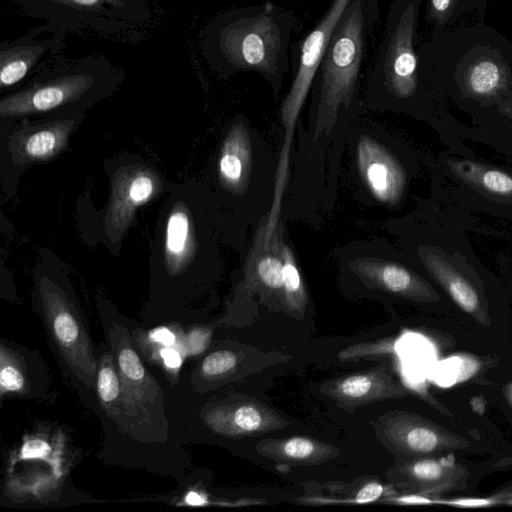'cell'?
I'll list each match as a JSON object with an SVG mask.
<instances>
[{
    "label": "cell",
    "instance_id": "7c38bea8",
    "mask_svg": "<svg viewBox=\"0 0 512 512\" xmlns=\"http://www.w3.org/2000/svg\"><path fill=\"white\" fill-rule=\"evenodd\" d=\"M283 266L279 224L270 237L256 229L246 258L240 289L247 295L258 296L266 305L276 304V307L283 308Z\"/></svg>",
    "mask_w": 512,
    "mask_h": 512
},
{
    "label": "cell",
    "instance_id": "30bf717a",
    "mask_svg": "<svg viewBox=\"0 0 512 512\" xmlns=\"http://www.w3.org/2000/svg\"><path fill=\"white\" fill-rule=\"evenodd\" d=\"M350 0H333L316 26L294 48V76L280 106V121L284 138L280 156L292 155L293 137L303 105L310 92L319 62L330 41L333 31Z\"/></svg>",
    "mask_w": 512,
    "mask_h": 512
},
{
    "label": "cell",
    "instance_id": "e575fe53",
    "mask_svg": "<svg viewBox=\"0 0 512 512\" xmlns=\"http://www.w3.org/2000/svg\"><path fill=\"white\" fill-rule=\"evenodd\" d=\"M466 1H467V4H469V2H470L471 0H466Z\"/></svg>",
    "mask_w": 512,
    "mask_h": 512
},
{
    "label": "cell",
    "instance_id": "8992f818",
    "mask_svg": "<svg viewBox=\"0 0 512 512\" xmlns=\"http://www.w3.org/2000/svg\"><path fill=\"white\" fill-rule=\"evenodd\" d=\"M100 315L121 379L120 430L138 441H166L169 423L160 384L145 367L128 324L104 311H100Z\"/></svg>",
    "mask_w": 512,
    "mask_h": 512
},
{
    "label": "cell",
    "instance_id": "484cf974",
    "mask_svg": "<svg viewBox=\"0 0 512 512\" xmlns=\"http://www.w3.org/2000/svg\"><path fill=\"white\" fill-rule=\"evenodd\" d=\"M40 48H15L7 50L6 53L2 52L0 82L3 88L12 86L24 78Z\"/></svg>",
    "mask_w": 512,
    "mask_h": 512
},
{
    "label": "cell",
    "instance_id": "ba28073f",
    "mask_svg": "<svg viewBox=\"0 0 512 512\" xmlns=\"http://www.w3.org/2000/svg\"><path fill=\"white\" fill-rule=\"evenodd\" d=\"M340 275L367 290L411 300L429 298L427 283L383 239L347 244L336 252Z\"/></svg>",
    "mask_w": 512,
    "mask_h": 512
},
{
    "label": "cell",
    "instance_id": "cb8c5ba5",
    "mask_svg": "<svg viewBox=\"0 0 512 512\" xmlns=\"http://www.w3.org/2000/svg\"><path fill=\"white\" fill-rule=\"evenodd\" d=\"M239 355L230 349H217L207 354L191 375L195 390L204 392L228 379L239 364Z\"/></svg>",
    "mask_w": 512,
    "mask_h": 512
},
{
    "label": "cell",
    "instance_id": "83f0119b",
    "mask_svg": "<svg viewBox=\"0 0 512 512\" xmlns=\"http://www.w3.org/2000/svg\"><path fill=\"white\" fill-rule=\"evenodd\" d=\"M396 352L395 341L381 339L373 342L357 343L351 345L338 354L341 361H359L381 359Z\"/></svg>",
    "mask_w": 512,
    "mask_h": 512
},
{
    "label": "cell",
    "instance_id": "3957f363",
    "mask_svg": "<svg viewBox=\"0 0 512 512\" xmlns=\"http://www.w3.org/2000/svg\"><path fill=\"white\" fill-rule=\"evenodd\" d=\"M277 163L257 130L244 116L230 123L216 158V186L234 238L236 228H256L272 207Z\"/></svg>",
    "mask_w": 512,
    "mask_h": 512
},
{
    "label": "cell",
    "instance_id": "8fae6325",
    "mask_svg": "<svg viewBox=\"0 0 512 512\" xmlns=\"http://www.w3.org/2000/svg\"><path fill=\"white\" fill-rule=\"evenodd\" d=\"M202 418L211 431L228 438L260 435L289 424L273 409L247 396H232L207 405Z\"/></svg>",
    "mask_w": 512,
    "mask_h": 512
},
{
    "label": "cell",
    "instance_id": "d4e9b609",
    "mask_svg": "<svg viewBox=\"0 0 512 512\" xmlns=\"http://www.w3.org/2000/svg\"><path fill=\"white\" fill-rule=\"evenodd\" d=\"M452 171L466 183L492 195L512 197V176L473 162H449Z\"/></svg>",
    "mask_w": 512,
    "mask_h": 512
},
{
    "label": "cell",
    "instance_id": "7402d4cb",
    "mask_svg": "<svg viewBox=\"0 0 512 512\" xmlns=\"http://www.w3.org/2000/svg\"><path fill=\"white\" fill-rule=\"evenodd\" d=\"M96 396L106 417L119 428L122 420L121 379L115 356L106 345L98 355Z\"/></svg>",
    "mask_w": 512,
    "mask_h": 512
},
{
    "label": "cell",
    "instance_id": "44dd1931",
    "mask_svg": "<svg viewBox=\"0 0 512 512\" xmlns=\"http://www.w3.org/2000/svg\"><path fill=\"white\" fill-rule=\"evenodd\" d=\"M284 220L279 223V241L283 258L284 295L283 309L295 317L304 314L308 305V293Z\"/></svg>",
    "mask_w": 512,
    "mask_h": 512
},
{
    "label": "cell",
    "instance_id": "6da1fadb",
    "mask_svg": "<svg viewBox=\"0 0 512 512\" xmlns=\"http://www.w3.org/2000/svg\"><path fill=\"white\" fill-rule=\"evenodd\" d=\"M380 22V0H350L319 62L310 88L307 128L298 127L283 209L316 219L331 209L340 158L350 129L363 111L360 76L369 41Z\"/></svg>",
    "mask_w": 512,
    "mask_h": 512
},
{
    "label": "cell",
    "instance_id": "9a60e30c",
    "mask_svg": "<svg viewBox=\"0 0 512 512\" xmlns=\"http://www.w3.org/2000/svg\"><path fill=\"white\" fill-rule=\"evenodd\" d=\"M200 241V217L196 220L189 206H173L165 223L162 246L169 280L181 279L189 271L200 252Z\"/></svg>",
    "mask_w": 512,
    "mask_h": 512
},
{
    "label": "cell",
    "instance_id": "1f68e13d",
    "mask_svg": "<svg viewBox=\"0 0 512 512\" xmlns=\"http://www.w3.org/2000/svg\"><path fill=\"white\" fill-rule=\"evenodd\" d=\"M454 503L455 505L463 507H480L489 505L490 501L486 499H460Z\"/></svg>",
    "mask_w": 512,
    "mask_h": 512
},
{
    "label": "cell",
    "instance_id": "2e32d148",
    "mask_svg": "<svg viewBox=\"0 0 512 512\" xmlns=\"http://www.w3.org/2000/svg\"><path fill=\"white\" fill-rule=\"evenodd\" d=\"M42 359L19 345L0 344V392L4 395L41 398L49 387Z\"/></svg>",
    "mask_w": 512,
    "mask_h": 512
},
{
    "label": "cell",
    "instance_id": "603a6c76",
    "mask_svg": "<svg viewBox=\"0 0 512 512\" xmlns=\"http://www.w3.org/2000/svg\"><path fill=\"white\" fill-rule=\"evenodd\" d=\"M157 189L151 172H133L123 185L115 190L110 212L115 221L125 222L140 205L149 201Z\"/></svg>",
    "mask_w": 512,
    "mask_h": 512
},
{
    "label": "cell",
    "instance_id": "ffe728a7",
    "mask_svg": "<svg viewBox=\"0 0 512 512\" xmlns=\"http://www.w3.org/2000/svg\"><path fill=\"white\" fill-rule=\"evenodd\" d=\"M419 257L428 272L464 311L474 313L478 310L479 298L476 291L449 262L423 247L419 250Z\"/></svg>",
    "mask_w": 512,
    "mask_h": 512
},
{
    "label": "cell",
    "instance_id": "d6986e66",
    "mask_svg": "<svg viewBox=\"0 0 512 512\" xmlns=\"http://www.w3.org/2000/svg\"><path fill=\"white\" fill-rule=\"evenodd\" d=\"M70 122L55 121L36 125L20 134L17 139V156L24 161L47 160L64 148L71 131Z\"/></svg>",
    "mask_w": 512,
    "mask_h": 512
},
{
    "label": "cell",
    "instance_id": "4dcf8cb0",
    "mask_svg": "<svg viewBox=\"0 0 512 512\" xmlns=\"http://www.w3.org/2000/svg\"><path fill=\"white\" fill-rule=\"evenodd\" d=\"M383 494V486L377 482L365 484L355 495V503L365 504L379 499Z\"/></svg>",
    "mask_w": 512,
    "mask_h": 512
},
{
    "label": "cell",
    "instance_id": "52a82bcc",
    "mask_svg": "<svg viewBox=\"0 0 512 512\" xmlns=\"http://www.w3.org/2000/svg\"><path fill=\"white\" fill-rule=\"evenodd\" d=\"M35 305L63 369L76 382L96 392L98 356L76 299L65 287L45 277L37 286Z\"/></svg>",
    "mask_w": 512,
    "mask_h": 512
},
{
    "label": "cell",
    "instance_id": "ac0fdd59",
    "mask_svg": "<svg viewBox=\"0 0 512 512\" xmlns=\"http://www.w3.org/2000/svg\"><path fill=\"white\" fill-rule=\"evenodd\" d=\"M256 451L281 465H318L339 455L337 447L305 436L265 439L257 443Z\"/></svg>",
    "mask_w": 512,
    "mask_h": 512
},
{
    "label": "cell",
    "instance_id": "4316f807",
    "mask_svg": "<svg viewBox=\"0 0 512 512\" xmlns=\"http://www.w3.org/2000/svg\"><path fill=\"white\" fill-rule=\"evenodd\" d=\"M426 20L432 26V36L435 37L456 21L464 12L465 0H425Z\"/></svg>",
    "mask_w": 512,
    "mask_h": 512
},
{
    "label": "cell",
    "instance_id": "4fadbf2b",
    "mask_svg": "<svg viewBox=\"0 0 512 512\" xmlns=\"http://www.w3.org/2000/svg\"><path fill=\"white\" fill-rule=\"evenodd\" d=\"M320 391L345 411L406 395L386 366L326 381Z\"/></svg>",
    "mask_w": 512,
    "mask_h": 512
},
{
    "label": "cell",
    "instance_id": "7a4b0ae2",
    "mask_svg": "<svg viewBox=\"0 0 512 512\" xmlns=\"http://www.w3.org/2000/svg\"><path fill=\"white\" fill-rule=\"evenodd\" d=\"M293 14L272 3L240 7L218 16L207 37L212 64L227 76L256 72L277 97L289 71Z\"/></svg>",
    "mask_w": 512,
    "mask_h": 512
},
{
    "label": "cell",
    "instance_id": "f1b7e54d",
    "mask_svg": "<svg viewBox=\"0 0 512 512\" xmlns=\"http://www.w3.org/2000/svg\"><path fill=\"white\" fill-rule=\"evenodd\" d=\"M404 471L403 473L409 474L418 481H433L438 479L442 474L440 464L433 460L417 461Z\"/></svg>",
    "mask_w": 512,
    "mask_h": 512
},
{
    "label": "cell",
    "instance_id": "f546056e",
    "mask_svg": "<svg viewBox=\"0 0 512 512\" xmlns=\"http://www.w3.org/2000/svg\"><path fill=\"white\" fill-rule=\"evenodd\" d=\"M212 330L208 327L198 326L191 329L186 336L188 355L195 356L203 353L209 346Z\"/></svg>",
    "mask_w": 512,
    "mask_h": 512
},
{
    "label": "cell",
    "instance_id": "5bb4252c",
    "mask_svg": "<svg viewBox=\"0 0 512 512\" xmlns=\"http://www.w3.org/2000/svg\"><path fill=\"white\" fill-rule=\"evenodd\" d=\"M88 74H71L19 92L1 102L3 117H19L51 112L68 106L93 87Z\"/></svg>",
    "mask_w": 512,
    "mask_h": 512
},
{
    "label": "cell",
    "instance_id": "9c48e42d",
    "mask_svg": "<svg viewBox=\"0 0 512 512\" xmlns=\"http://www.w3.org/2000/svg\"><path fill=\"white\" fill-rule=\"evenodd\" d=\"M349 148L357 183L373 203L395 207L406 188V172L380 129L356 127L349 131Z\"/></svg>",
    "mask_w": 512,
    "mask_h": 512
},
{
    "label": "cell",
    "instance_id": "5b68a950",
    "mask_svg": "<svg viewBox=\"0 0 512 512\" xmlns=\"http://www.w3.org/2000/svg\"><path fill=\"white\" fill-rule=\"evenodd\" d=\"M423 0H393L362 101L369 110H400L421 94L415 35Z\"/></svg>",
    "mask_w": 512,
    "mask_h": 512
},
{
    "label": "cell",
    "instance_id": "d6a6232c",
    "mask_svg": "<svg viewBox=\"0 0 512 512\" xmlns=\"http://www.w3.org/2000/svg\"><path fill=\"white\" fill-rule=\"evenodd\" d=\"M401 503L404 504H425L430 503V500L421 497V496H407L399 499Z\"/></svg>",
    "mask_w": 512,
    "mask_h": 512
},
{
    "label": "cell",
    "instance_id": "e0dca14e",
    "mask_svg": "<svg viewBox=\"0 0 512 512\" xmlns=\"http://www.w3.org/2000/svg\"><path fill=\"white\" fill-rule=\"evenodd\" d=\"M375 431L388 448L405 453H428L438 445V436L432 429L404 413L382 414L375 422Z\"/></svg>",
    "mask_w": 512,
    "mask_h": 512
},
{
    "label": "cell",
    "instance_id": "836d02e7",
    "mask_svg": "<svg viewBox=\"0 0 512 512\" xmlns=\"http://www.w3.org/2000/svg\"><path fill=\"white\" fill-rule=\"evenodd\" d=\"M66 2H71L72 4L83 6V7H94L104 0H65Z\"/></svg>",
    "mask_w": 512,
    "mask_h": 512
},
{
    "label": "cell",
    "instance_id": "277c9868",
    "mask_svg": "<svg viewBox=\"0 0 512 512\" xmlns=\"http://www.w3.org/2000/svg\"><path fill=\"white\" fill-rule=\"evenodd\" d=\"M418 58L419 69L448 70L476 97L494 96L512 84V44L480 24L433 37Z\"/></svg>",
    "mask_w": 512,
    "mask_h": 512
}]
</instances>
